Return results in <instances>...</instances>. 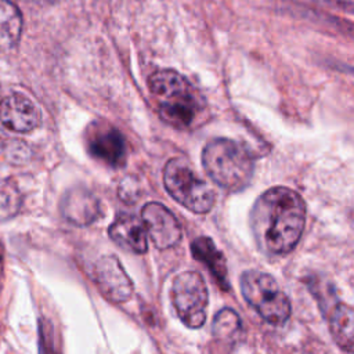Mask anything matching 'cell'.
Listing matches in <instances>:
<instances>
[{
  "instance_id": "obj_1",
  "label": "cell",
  "mask_w": 354,
  "mask_h": 354,
  "mask_svg": "<svg viewBox=\"0 0 354 354\" xmlns=\"http://www.w3.org/2000/svg\"><path fill=\"white\" fill-rule=\"evenodd\" d=\"M250 228L257 248L266 254H286L300 241L306 225V203L292 188L264 191L250 210Z\"/></svg>"
},
{
  "instance_id": "obj_2",
  "label": "cell",
  "mask_w": 354,
  "mask_h": 354,
  "mask_svg": "<svg viewBox=\"0 0 354 354\" xmlns=\"http://www.w3.org/2000/svg\"><path fill=\"white\" fill-rule=\"evenodd\" d=\"M148 87L160 118L174 127L191 126L202 109V98L194 86L176 71L165 69L152 73Z\"/></svg>"
},
{
  "instance_id": "obj_3",
  "label": "cell",
  "mask_w": 354,
  "mask_h": 354,
  "mask_svg": "<svg viewBox=\"0 0 354 354\" xmlns=\"http://www.w3.org/2000/svg\"><path fill=\"white\" fill-rule=\"evenodd\" d=\"M206 174L221 188L236 192L249 185L254 173L252 153L230 138H214L202 151Z\"/></svg>"
},
{
  "instance_id": "obj_4",
  "label": "cell",
  "mask_w": 354,
  "mask_h": 354,
  "mask_svg": "<svg viewBox=\"0 0 354 354\" xmlns=\"http://www.w3.org/2000/svg\"><path fill=\"white\" fill-rule=\"evenodd\" d=\"M241 292L246 303L268 324L281 325L290 315V301L267 272L248 270L241 275Z\"/></svg>"
},
{
  "instance_id": "obj_5",
  "label": "cell",
  "mask_w": 354,
  "mask_h": 354,
  "mask_svg": "<svg viewBox=\"0 0 354 354\" xmlns=\"http://www.w3.org/2000/svg\"><path fill=\"white\" fill-rule=\"evenodd\" d=\"M163 184L180 205L194 213L205 214L214 205L213 189L181 158H173L166 163Z\"/></svg>"
},
{
  "instance_id": "obj_6",
  "label": "cell",
  "mask_w": 354,
  "mask_h": 354,
  "mask_svg": "<svg viewBox=\"0 0 354 354\" xmlns=\"http://www.w3.org/2000/svg\"><path fill=\"white\" fill-rule=\"evenodd\" d=\"M170 297L180 321L185 326L196 329L205 324L209 293L199 272L184 271L178 274L171 283Z\"/></svg>"
},
{
  "instance_id": "obj_7",
  "label": "cell",
  "mask_w": 354,
  "mask_h": 354,
  "mask_svg": "<svg viewBox=\"0 0 354 354\" xmlns=\"http://www.w3.org/2000/svg\"><path fill=\"white\" fill-rule=\"evenodd\" d=\"M86 147L90 155L111 167L124 165L127 145L122 133L106 122H94L86 130Z\"/></svg>"
},
{
  "instance_id": "obj_8",
  "label": "cell",
  "mask_w": 354,
  "mask_h": 354,
  "mask_svg": "<svg viewBox=\"0 0 354 354\" xmlns=\"http://www.w3.org/2000/svg\"><path fill=\"white\" fill-rule=\"evenodd\" d=\"M93 279L100 292L113 303H123L133 295V282L115 256H104L94 264Z\"/></svg>"
},
{
  "instance_id": "obj_9",
  "label": "cell",
  "mask_w": 354,
  "mask_h": 354,
  "mask_svg": "<svg viewBox=\"0 0 354 354\" xmlns=\"http://www.w3.org/2000/svg\"><path fill=\"white\" fill-rule=\"evenodd\" d=\"M145 230L158 249H169L181 239V228L174 214L158 202L147 203L141 210Z\"/></svg>"
},
{
  "instance_id": "obj_10",
  "label": "cell",
  "mask_w": 354,
  "mask_h": 354,
  "mask_svg": "<svg viewBox=\"0 0 354 354\" xmlns=\"http://www.w3.org/2000/svg\"><path fill=\"white\" fill-rule=\"evenodd\" d=\"M0 122L8 130L28 133L39 126L40 111L28 97L11 94L0 102Z\"/></svg>"
},
{
  "instance_id": "obj_11",
  "label": "cell",
  "mask_w": 354,
  "mask_h": 354,
  "mask_svg": "<svg viewBox=\"0 0 354 354\" xmlns=\"http://www.w3.org/2000/svg\"><path fill=\"white\" fill-rule=\"evenodd\" d=\"M109 238L122 249L136 254L148 250V232L142 220L133 214L122 213L115 217L108 228Z\"/></svg>"
},
{
  "instance_id": "obj_12",
  "label": "cell",
  "mask_w": 354,
  "mask_h": 354,
  "mask_svg": "<svg viewBox=\"0 0 354 354\" xmlns=\"http://www.w3.org/2000/svg\"><path fill=\"white\" fill-rule=\"evenodd\" d=\"M61 213L68 221L76 225H88L100 217L101 206L91 192L83 188H76L64 196L61 202Z\"/></svg>"
},
{
  "instance_id": "obj_13",
  "label": "cell",
  "mask_w": 354,
  "mask_h": 354,
  "mask_svg": "<svg viewBox=\"0 0 354 354\" xmlns=\"http://www.w3.org/2000/svg\"><path fill=\"white\" fill-rule=\"evenodd\" d=\"M191 252L195 260L203 263L212 272L221 289L230 288L227 278V263L224 254L217 249L214 242L209 236H199L191 243Z\"/></svg>"
},
{
  "instance_id": "obj_14",
  "label": "cell",
  "mask_w": 354,
  "mask_h": 354,
  "mask_svg": "<svg viewBox=\"0 0 354 354\" xmlns=\"http://www.w3.org/2000/svg\"><path fill=\"white\" fill-rule=\"evenodd\" d=\"M329 322L333 340L346 351L354 353V310L340 301H336L324 313Z\"/></svg>"
},
{
  "instance_id": "obj_15",
  "label": "cell",
  "mask_w": 354,
  "mask_h": 354,
  "mask_svg": "<svg viewBox=\"0 0 354 354\" xmlns=\"http://www.w3.org/2000/svg\"><path fill=\"white\" fill-rule=\"evenodd\" d=\"M22 15L10 0H0V51L11 50L19 41Z\"/></svg>"
},
{
  "instance_id": "obj_16",
  "label": "cell",
  "mask_w": 354,
  "mask_h": 354,
  "mask_svg": "<svg viewBox=\"0 0 354 354\" xmlns=\"http://www.w3.org/2000/svg\"><path fill=\"white\" fill-rule=\"evenodd\" d=\"M213 335L220 342H232L241 332V318L231 308L220 310L213 319Z\"/></svg>"
},
{
  "instance_id": "obj_17",
  "label": "cell",
  "mask_w": 354,
  "mask_h": 354,
  "mask_svg": "<svg viewBox=\"0 0 354 354\" xmlns=\"http://www.w3.org/2000/svg\"><path fill=\"white\" fill-rule=\"evenodd\" d=\"M314 19H318L319 22L333 28L335 30H337L339 33L350 37L354 40V22H350L347 19H342V18H336L332 15H326V14H313Z\"/></svg>"
},
{
  "instance_id": "obj_18",
  "label": "cell",
  "mask_w": 354,
  "mask_h": 354,
  "mask_svg": "<svg viewBox=\"0 0 354 354\" xmlns=\"http://www.w3.org/2000/svg\"><path fill=\"white\" fill-rule=\"evenodd\" d=\"M326 3L330 4L333 8H337L340 11L354 15V1L353 0H326Z\"/></svg>"
},
{
  "instance_id": "obj_19",
  "label": "cell",
  "mask_w": 354,
  "mask_h": 354,
  "mask_svg": "<svg viewBox=\"0 0 354 354\" xmlns=\"http://www.w3.org/2000/svg\"><path fill=\"white\" fill-rule=\"evenodd\" d=\"M25 1L35 3V4H51V3H54L55 0H25Z\"/></svg>"
},
{
  "instance_id": "obj_20",
  "label": "cell",
  "mask_w": 354,
  "mask_h": 354,
  "mask_svg": "<svg viewBox=\"0 0 354 354\" xmlns=\"http://www.w3.org/2000/svg\"><path fill=\"white\" fill-rule=\"evenodd\" d=\"M1 254H3V246H1V243H0V257H1Z\"/></svg>"
},
{
  "instance_id": "obj_21",
  "label": "cell",
  "mask_w": 354,
  "mask_h": 354,
  "mask_svg": "<svg viewBox=\"0 0 354 354\" xmlns=\"http://www.w3.org/2000/svg\"><path fill=\"white\" fill-rule=\"evenodd\" d=\"M348 71H351V73L354 75V68H348Z\"/></svg>"
}]
</instances>
